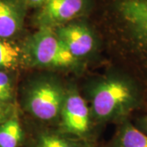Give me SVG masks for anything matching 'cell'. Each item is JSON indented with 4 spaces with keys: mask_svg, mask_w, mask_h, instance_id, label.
Returning a JSON list of instances; mask_svg holds the SVG:
<instances>
[{
    "mask_svg": "<svg viewBox=\"0 0 147 147\" xmlns=\"http://www.w3.org/2000/svg\"><path fill=\"white\" fill-rule=\"evenodd\" d=\"M112 31L141 84H147V0H107Z\"/></svg>",
    "mask_w": 147,
    "mask_h": 147,
    "instance_id": "cell-1",
    "label": "cell"
},
{
    "mask_svg": "<svg viewBox=\"0 0 147 147\" xmlns=\"http://www.w3.org/2000/svg\"><path fill=\"white\" fill-rule=\"evenodd\" d=\"M135 126L139 128L141 131L147 137V114L140 117L136 122Z\"/></svg>",
    "mask_w": 147,
    "mask_h": 147,
    "instance_id": "cell-15",
    "label": "cell"
},
{
    "mask_svg": "<svg viewBox=\"0 0 147 147\" xmlns=\"http://www.w3.org/2000/svg\"><path fill=\"white\" fill-rule=\"evenodd\" d=\"M65 96V92L59 85L44 81L33 85L28 90L25 105L35 118L50 121L61 114Z\"/></svg>",
    "mask_w": 147,
    "mask_h": 147,
    "instance_id": "cell-5",
    "label": "cell"
},
{
    "mask_svg": "<svg viewBox=\"0 0 147 147\" xmlns=\"http://www.w3.org/2000/svg\"><path fill=\"white\" fill-rule=\"evenodd\" d=\"M27 8L25 0H0V38L11 39L21 31Z\"/></svg>",
    "mask_w": 147,
    "mask_h": 147,
    "instance_id": "cell-8",
    "label": "cell"
},
{
    "mask_svg": "<svg viewBox=\"0 0 147 147\" xmlns=\"http://www.w3.org/2000/svg\"><path fill=\"white\" fill-rule=\"evenodd\" d=\"M47 0H25L27 7H40Z\"/></svg>",
    "mask_w": 147,
    "mask_h": 147,
    "instance_id": "cell-16",
    "label": "cell"
},
{
    "mask_svg": "<svg viewBox=\"0 0 147 147\" xmlns=\"http://www.w3.org/2000/svg\"><path fill=\"white\" fill-rule=\"evenodd\" d=\"M24 61L21 46L11 39L0 38V70L14 71Z\"/></svg>",
    "mask_w": 147,
    "mask_h": 147,
    "instance_id": "cell-12",
    "label": "cell"
},
{
    "mask_svg": "<svg viewBox=\"0 0 147 147\" xmlns=\"http://www.w3.org/2000/svg\"><path fill=\"white\" fill-rule=\"evenodd\" d=\"M60 115L61 120L58 132L95 147L91 129L89 109L86 101L75 89L65 92Z\"/></svg>",
    "mask_w": 147,
    "mask_h": 147,
    "instance_id": "cell-4",
    "label": "cell"
},
{
    "mask_svg": "<svg viewBox=\"0 0 147 147\" xmlns=\"http://www.w3.org/2000/svg\"><path fill=\"white\" fill-rule=\"evenodd\" d=\"M102 147H147V137L128 119L119 123L115 135Z\"/></svg>",
    "mask_w": 147,
    "mask_h": 147,
    "instance_id": "cell-10",
    "label": "cell"
},
{
    "mask_svg": "<svg viewBox=\"0 0 147 147\" xmlns=\"http://www.w3.org/2000/svg\"><path fill=\"white\" fill-rule=\"evenodd\" d=\"M25 63L42 67L68 68L76 62L61 41L55 30L38 28L21 45Z\"/></svg>",
    "mask_w": 147,
    "mask_h": 147,
    "instance_id": "cell-3",
    "label": "cell"
},
{
    "mask_svg": "<svg viewBox=\"0 0 147 147\" xmlns=\"http://www.w3.org/2000/svg\"><path fill=\"white\" fill-rule=\"evenodd\" d=\"M88 0H47L38 7L34 21L38 28L56 29L80 15Z\"/></svg>",
    "mask_w": 147,
    "mask_h": 147,
    "instance_id": "cell-6",
    "label": "cell"
},
{
    "mask_svg": "<svg viewBox=\"0 0 147 147\" xmlns=\"http://www.w3.org/2000/svg\"><path fill=\"white\" fill-rule=\"evenodd\" d=\"M27 136L16 111L0 124V147H24Z\"/></svg>",
    "mask_w": 147,
    "mask_h": 147,
    "instance_id": "cell-11",
    "label": "cell"
},
{
    "mask_svg": "<svg viewBox=\"0 0 147 147\" xmlns=\"http://www.w3.org/2000/svg\"><path fill=\"white\" fill-rule=\"evenodd\" d=\"M24 147H92L85 142L66 137L57 131L42 129L27 137Z\"/></svg>",
    "mask_w": 147,
    "mask_h": 147,
    "instance_id": "cell-9",
    "label": "cell"
},
{
    "mask_svg": "<svg viewBox=\"0 0 147 147\" xmlns=\"http://www.w3.org/2000/svg\"><path fill=\"white\" fill-rule=\"evenodd\" d=\"M16 112L14 104H5L0 102V124L8 119Z\"/></svg>",
    "mask_w": 147,
    "mask_h": 147,
    "instance_id": "cell-14",
    "label": "cell"
},
{
    "mask_svg": "<svg viewBox=\"0 0 147 147\" xmlns=\"http://www.w3.org/2000/svg\"><path fill=\"white\" fill-rule=\"evenodd\" d=\"M12 71L0 70V102L13 104L15 89Z\"/></svg>",
    "mask_w": 147,
    "mask_h": 147,
    "instance_id": "cell-13",
    "label": "cell"
},
{
    "mask_svg": "<svg viewBox=\"0 0 147 147\" xmlns=\"http://www.w3.org/2000/svg\"><path fill=\"white\" fill-rule=\"evenodd\" d=\"M142 84L131 75H113L97 85L92 92V113L100 121L120 123L143 103Z\"/></svg>",
    "mask_w": 147,
    "mask_h": 147,
    "instance_id": "cell-2",
    "label": "cell"
},
{
    "mask_svg": "<svg viewBox=\"0 0 147 147\" xmlns=\"http://www.w3.org/2000/svg\"><path fill=\"white\" fill-rule=\"evenodd\" d=\"M54 30L69 53L76 59L88 55L94 47V35L84 24L67 23Z\"/></svg>",
    "mask_w": 147,
    "mask_h": 147,
    "instance_id": "cell-7",
    "label": "cell"
}]
</instances>
